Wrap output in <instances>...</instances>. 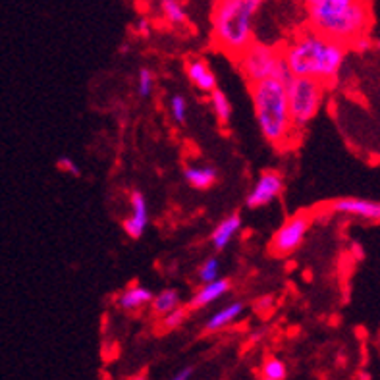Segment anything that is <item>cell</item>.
I'll return each mask as SVG.
<instances>
[{
    "mask_svg": "<svg viewBox=\"0 0 380 380\" xmlns=\"http://www.w3.org/2000/svg\"><path fill=\"white\" fill-rule=\"evenodd\" d=\"M305 10L313 31L346 45L367 35L371 8L367 0H305Z\"/></svg>",
    "mask_w": 380,
    "mask_h": 380,
    "instance_id": "1",
    "label": "cell"
},
{
    "mask_svg": "<svg viewBox=\"0 0 380 380\" xmlns=\"http://www.w3.org/2000/svg\"><path fill=\"white\" fill-rule=\"evenodd\" d=\"M284 56L291 74L314 77L326 85L338 79L346 62L347 47L311 29L288 45Z\"/></svg>",
    "mask_w": 380,
    "mask_h": 380,
    "instance_id": "2",
    "label": "cell"
},
{
    "mask_svg": "<svg viewBox=\"0 0 380 380\" xmlns=\"http://www.w3.org/2000/svg\"><path fill=\"white\" fill-rule=\"evenodd\" d=\"M263 0H216L213 10V37L230 56L238 58L255 41V17Z\"/></svg>",
    "mask_w": 380,
    "mask_h": 380,
    "instance_id": "3",
    "label": "cell"
},
{
    "mask_svg": "<svg viewBox=\"0 0 380 380\" xmlns=\"http://www.w3.org/2000/svg\"><path fill=\"white\" fill-rule=\"evenodd\" d=\"M251 97L259 130L271 145H286L294 132V122L289 114L288 87L268 77L251 85Z\"/></svg>",
    "mask_w": 380,
    "mask_h": 380,
    "instance_id": "4",
    "label": "cell"
},
{
    "mask_svg": "<svg viewBox=\"0 0 380 380\" xmlns=\"http://www.w3.org/2000/svg\"><path fill=\"white\" fill-rule=\"evenodd\" d=\"M324 99V83L314 77L294 75L288 83V105L294 128H303L319 114Z\"/></svg>",
    "mask_w": 380,
    "mask_h": 380,
    "instance_id": "5",
    "label": "cell"
},
{
    "mask_svg": "<svg viewBox=\"0 0 380 380\" xmlns=\"http://www.w3.org/2000/svg\"><path fill=\"white\" fill-rule=\"evenodd\" d=\"M282 54H284V50H276L271 45L253 41L238 56V64H240L241 74L253 85V83L276 75V68H278Z\"/></svg>",
    "mask_w": 380,
    "mask_h": 380,
    "instance_id": "6",
    "label": "cell"
},
{
    "mask_svg": "<svg viewBox=\"0 0 380 380\" xmlns=\"http://www.w3.org/2000/svg\"><path fill=\"white\" fill-rule=\"evenodd\" d=\"M309 226H311V216H307L305 213L289 216L288 220L276 230L273 241H271L274 253L280 257L291 255L305 240Z\"/></svg>",
    "mask_w": 380,
    "mask_h": 380,
    "instance_id": "7",
    "label": "cell"
},
{
    "mask_svg": "<svg viewBox=\"0 0 380 380\" xmlns=\"http://www.w3.org/2000/svg\"><path fill=\"white\" fill-rule=\"evenodd\" d=\"M284 191V178L276 170H265L259 176V180L253 185V190L249 191L245 205L249 208H263L271 205L274 199H278Z\"/></svg>",
    "mask_w": 380,
    "mask_h": 380,
    "instance_id": "8",
    "label": "cell"
},
{
    "mask_svg": "<svg viewBox=\"0 0 380 380\" xmlns=\"http://www.w3.org/2000/svg\"><path fill=\"white\" fill-rule=\"evenodd\" d=\"M332 211L342 215L357 216L369 222H380V201L361 197H344L332 203Z\"/></svg>",
    "mask_w": 380,
    "mask_h": 380,
    "instance_id": "9",
    "label": "cell"
},
{
    "mask_svg": "<svg viewBox=\"0 0 380 380\" xmlns=\"http://www.w3.org/2000/svg\"><path fill=\"white\" fill-rule=\"evenodd\" d=\"M130 207H132V215L126 216L124 230L132 240H139L143 231L147 230V224H149V205H147V199L141 191H132Z\"/></svg>",
    "mask_w": 380,
    "mask_h": 380,
    "instance_id": "10",
    "label": "cell"
},
{
    "mask_svg": "<svg viewBox=\"0 0 380 380\" xmlns=\"http://www.w3.org/2000/svg\"><path fill=\"white\" fill-rule=\"evenodd\" d=\"M231 288V282L228 278H216V280L208 282V284H203L201 288L197 289V294L191 298L190 309H203V307L215 303L220 298H224Z\"/></svg>",
    "mask_w": 380,
    "mask_h": 380,
    "instance_id": "11",
    "label": "cell"
},
{
    "mask_svg": "<svg viewBox=\"0 0 380 380\" xmlns=\"http://www.w3.org/2000/svg\"><path fill=\"white\" fill-rule=\"evenodd\" d=\"M185 74H188L190 82L197 87L199 91L211 93L216 89V75L213 74V70L208 68L205 60L190 58L185 62Z\"/></svg>",
    "mask_w": 380,
    "mask_h": 380,
    "instance_id": "12",
    "label": "cell"
},
{
    "mask_svg": "<svg viewBox=\"0 0 380 380\" xmlns=\"http://www.w3.org/2000/svg\"><path fill=\"white\" fill-rule=\"evenodd\" d=\"M241 230V216L240 213L226 216L222 222L216 226L213 234H211V245L215 248V251H224L231 243V240L236 238V234Z\"/></svg>",
    "mask_w": 380,
    "mask_h": 380,
    "instance_id": "13",
    "label": "cell"
},
{
    "mask_svg": "<svg viewBox=\"0 0 380 380\" xmlns=\"http://www.w3.org/2000/svg\"><path fill=\"white\" fill-rule=\"evenodd\" d=\"M153 298H155V294H153L149 288L135 284V286L126 288L124 291L116 298V305L120 307V309H124V311H139L141 307L149 305L151 301H153Z\"/></svg>",
    "mask_w": 380,
    "mask_h": 380,
    "instance_id": "14",
    "label": "cell"
},
{
    "mask_svg": "<svg viewBox=\"0 0 380 380\" xmlns=\"http://www.w3.org/2000/svg\"><path fill=\"white\" fill-rule=\"evenodd\" d=\"M183 178H185V182L190 183L193 190L207 191L218 182V172H216L213 166L191 165L185 168Z\"/></svg>",
    "mask_w": 380,
    "mask_h": 380,
    "instance_id": "15",
    "label": "cell"
},
{
    "mask_svg": "<svg viewBox=\"0 0 380 380\" xmlns=\"http://www.w3.org/2000/svg\"><path fill=\"white\" fill-rule=\"evenodd\" d=\"M243 309H245V305H243L241 301L228 303V305L222 307V309H218V311L208 319L207 324H205V330L218 332V330H222V328H226V326H230L234 321H238V319H240L241 313H243Z\"/></svg>",
    "mask_w": 380,
    "mask_h": 380,
    "instance_id": "16",
    "label": "cell"
},
{
    "mask_svg": "<svg viewBox=\"0 0 380 380\" xmlns=\"http://www.w3.org/2000/svg\"><path fill=\"white\" fill-rule=\"evenodd\" d=\"M151 305H153V313L158 314V317H165L166 313L174 311L176 307H180V291L174 288L162 289L160 294L153 298Z\"/></svg>",
    "mask_w": 380,
    "mask_h": 380,
    "instance_id": "17",
    "label": "cell"
},
{
    "mask_svg": "<svg viewBox=\"0 0 380 380\" xmlns=\"http://www.w3.org/2000/svg\"><path fill=\"white\" fill-rule=\"evenodd\" d=\"M208 95H211V107H213L216 120L220 124H228L231 118V105L228 97H226V93H222L220 89H215V91H211Z\"/></svg>",
    "mask_w": 380,
    "mask_h": 380,
    "instance_id": "18",
    "label": "cell"
},
{
    "mask_svg": "<svg viewBox=\"0 0 380 380\" xmlns=\"http://www.w3.org/2000/svg\"><path fill=\"white\" fill-rule=\"evenodd\" d=\"M160 8H162L166 22H170L172 25L188 24V12L180 0H160Z\"/></svg>",
    "mask_w": 380,
    "mask_h": 380,
    "instance_id": "19",
    "label": "cell"
},
{
    "mask_svg": "<svg viewBox=\"0 0 380 380\" xmlns=\"http://www.w3.org/2000/svg\"><path fill=\"white\" fill-rule=\"evenodd\" d=\"M261 374L266 377V379L286 380V377H288V367H286V363L280 361V359L268 357V359H265L263 367H261Z\"/></svg>",
    "mask_w": 380,
    "mask_h": 380,
    "instance_id": "20",
    "label": "cell"
},
{
    "mask_svg": "<svg viewBox=\"0 0 380 380\" xmlns=\"http://www.w3.org/2000/svg\"><path fill=\"white\" fill-rule=\"evenodd\" d=\"M197 278L201 284H208V282L220 278V261L218 257H208L207 261H203V265L199 266Z\"/></svg>",
    "mask_w": 380,
    "mask_h": 380,
    "instance_id": "21",
    "label": "cell"
},
{
    "mask_svg": "<svg viewBox=\"0 0 380 380\" xmlns=\"http://www.w3.org/2000/svg\"><path fill=\"white\" fill-rule=\"evenodd\" d=\"M155 87V75L149 68H141L139 74H137V93H139L141 99H147L153 93Z\"/></svg>",
    "mask_w": 380,
    "mask_h": 380,
    "instance_id": "22",
    "label": "cell"
},
{
    "mask_svg": "<svg viewBox=\"0 0 380 380\" xmlns=\"http://www.w3.org/2000/svg\"><path fill=\"white\" fill-rule=\"evenodd\" d=\"M188 319V309L185 307H176L174 311L166 313L162 317V328L165 330H174V328H180Z\"/></svg>",
    "mask_w": 380,
    "mask_h": 380,
    "instance_id": "23",
    "label": "cell"
},
{
    "mask_svg": "<svg viewBox=\"0 0 380 380\" xmlns=\"http://www.w3.org/2000/svg\"><path fill=\"white\" fill-rule=\"evenodd\" d=\"M170 114H172L176 124H185V120H188V100L183 99V95H174L170 99Z\"/></svg>",
    "mask_w": 380,
    "mask_h": 380,
    "instance_id": "24",
    "label": "cell"
},
{
    "mask_svg": "<svg viewBox=\"0 0 380 380\" xmlns=\"http://www.w3.org/2000/svg\"><path fill=\"white\" fill-rule=\"evenodd\" d=\"M58 166H60V168H62L64 172L70 174V176H74V178H79V176H82V170H79V166L75 165L72 158L62 157L60 160H58Z\"/></svg>",
    "mask_w": 380,
    "mask_h": 380,
    "instance_id": "25",
    "label": "cell"
},
{
    "mask_svg": "<svg viewBox=\"0 0 380 380\" xmlns=\"http://www.w3.org/2000/svg\"><path fill=\"white\" fill-rule=\"evenodd\" d=\"M253 307H255L257 313L266 314L271 311V307H273V296H261V298H257Z\"/></svg>",
    "mask_w": 380,
    "mask_h": 380,
    "instance_id": "26",
    "label": "cell"
},
{
    "mask_svg": "<svg viewBox=\"0 0 380 380\" xmlns=\"http://www.w3.org/2000/svg\"><path fill=\"white\" fill-rule=\"evenodd\" d=\"M372 47V41L369 39V35H361V37H357L356 41L349 45V49L357 50V52H365V50H369Z\"/></svg>",
    "mask_w": 380,
    "mask_h": 380,
    "instance_id": "27",
    "label": "cell"
},
{
    "mask_svg": "<svg viewBox=\"0 0 380 380\" xmlns=\"http://www.w3.org/2000/svg\"><path fill=\"white\" fill-rule=\"evenodd\" d=\"M135 31H137L141 37H149V35H151V22H149V20L141 17L139 22L135 24Z\"/></svg>",
    "mask_w": 380,
    "mask_h": 380,
    "instance_id": "28",
    "label": "cell"
},
{
    "mask_svg": "<svg viewBox=\"0 0 380 380\" xmlns=\"http://www.w3.org/2000/svg\"><path fill=\"white\" fill-rule=\"evenodd\" d=\"M191 374H193V367H185L180 372H176L170 380H190Z\"/></svg>",
    "mask_w": 380,
    "mask_h": 380,
    "instance_id": "29",
    "label": "cell"
},
{
    "mask_svg": "<svg viewBox=\"0 0 380 380\" xmlns=\"http://www.w3.org/2000/svg\"><path fill=\"white\" fill-rule=\"evenodd\" d=\"M124 380H147V377H145V374H135V377H130V379Z\"/></svg>",
    "mask_w": 380,
    "mask_h": 380,
    "instance_id": "30",
    "label": "cell"
},
{
    "mask_svg": "<svg viewBox=\"0 0 380 380\" xmlns=\"http://www.w3.org/2000/svg\"><path fill=\"white\" fill-rule=\"evenodd\" d=\"M374 47H377V50H379V52H380V39L377 43H374Z\"/></svg>",
    "mask_w": 380,
    "mask_h": 380,
    "instance_id": "31",
    "label": "cell"
},
{
    "mask_svg": "<svg viewBox=\"0 0 380 380\" xmlns=\"http://www.w3.org/2000/svg\"><path fill=\"white\" fill-rule=\"evenodd\" d=\"M263 380H274V379H266V377H263Z\"/></svg>",
    "mask_w": 380,
    "mask_h": 380,
    "instance_id": "32",
    "label": "cell"
}]
</instances>
